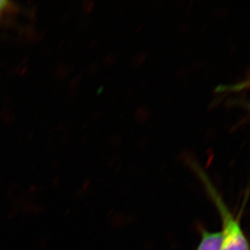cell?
Segmentation results:
<instances>
[{
    "mask_svg": "<svg viewBox=\"0 0 250 250\" xmlns=\"http://www.w3.org/2000/svg\"><path fill=\"white\" fill-rule=\"evenodd\" d=\"M223 245V235L222 231L211 232L202 229L201 241L197 250H222Z\"/></svg>",
    "mask_w": 250,
    "mask_h": 250,
    "instance_id": "cell-2",
    "label": "cell"
},
{
    "mask_svg": "<svg viewBox=\"0 0 250 250\" xmlns=\"http://www.w3.org/2000/svg\"><path fill=\"white\" fill-rule=\"evenodd\" d=\"M12 2L5 0H0V16L12 9Z\"/></svg>",
    "mask_w": 250,
    "mask_h": 250,
    "instance_id": "cell-4",
    "label": "cell"
},
{
    "mask_svg": "<svg viewBox=\"0 0 250 250\" xmlns=\"http://www.w3.org/2000/svg\"><path fill=\"white\" fill-rule=\"evenodd\" d=\"M201 177L223 220V230L221 231L223 235V245L222 250H250L249 242L242 229L240 222L229 210L221 197L207 180L205 174Z\"/></svg>",
    "mask_w": 250,
    "mask_h": 250,
    "instance_id": "cell-1",
    "label": "cell"
},
{
    "mask_svg": "<svg viewBox=\"0 0 250 250\" xmlns=\"http://www.w3.org/2000/svg\"><path fill=\"white\" fill-rule=\"evenodd\" d=\"M249 86V82H243L234 85H229L228 90L233 92H240Z\"/></svg>",
    "mask_w": 250,
    "mask_h": 250,
    "instance_id": "cell-3",
    "label": "cell"
},
{
    "mask_svg": "<svg viewBox=\"0 0 250 250\" xmlns=\"http://www.w3.org/2000/svg\"><path fill=\"white\" fill-rule=\"evenodd\" d=\"M228 85L220 84L218 86H217L216 88H215L214 92L216 93H223V92L226 91V90H228Z\"/></svg>",
    "mask_w": 250,
    "mask_h": 250,
    "instance_id": "cell-5",
    "label": "cell"
},
{
    "mask_svg": "<svg viewBox=\"0 0 250 250\" xmlns=\"http://www.w3.org/2000/svg\"><path fill=\"white\" fill-rule=\"evenodd\" d=\"M223 97H221V98L215 99L214 101L213 102V103H212L211 104H210V106H216V105H218V104L220 103V102H221V100H223Z\"/></svg>",
    "mask_w": 250,
    "mask_h": 250,
    "instance_id": "cell-6",
    "label": "cell"
}]
</instances>
